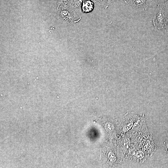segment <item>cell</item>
Here are the masks:
<instances>
[{"instance_id": "cell-1", "label": "cell", "mask_w": 168, "mask_h": 168, "mask_svg": "<svg viewBox=\"0 0 168 168\" xmlns=\"http://www.w3.org/2000/svg\"><path fill=\"white\" fill-rule=\"evenodd\" d=\"M167 10L157 5L153 23L155 29L164 31L167 20Z\"/></svg>"}, {"instance_id": "cell-2", "label": "cell", "mask_w": 168, "mask_h": 168, "mask_svg": "<svg viewBox=\"0 0 168 168\" xmlns=\"http://www.w3.org/2000/svg\"><path fill=\"white\" fill-rule=\"evenodd\" d=\"M61 17L70 23L78 22L81 19L82 13L79 8L73 9L63 10L60 12Z\"/></svg>"}, {"instance_id": "cell-5", "label": "cell", "mask_w": 168, "mask_h": 168, "mask_svg": "<svg viewBox=\"0 0 168 168\" xmlns=\"http://www.w3.org/2000/svg\"><path fill=\"white\" fill-rule=\"evenodd\" d=\"M147 139L142 150L147 156L151 155L156 150V146L151 135H149Z\"/></svg>"}, {"instance_id": "cell-10", "label": "cell", "mask_w": 168, "mask_h": 168, "mask_svg": "<svg viewBox=\"0 0 168 168\" xmlns=\"http://www.w3.org/2000/svg\"><path fill=\"white\" fill-rule=\"evenodd\" d=\"M166 9L167 10V20L164 32L165 34L168 36V8Z\"/></svg>"}, {"instance_id": "cell-8", "label": "cell", "mask_w": 168, "mask_h": 168, "mask_svg": "<svg viewBox=\"0 0 168 168\" xmlns=\"http://www.w3.org/2000/svg\"><path fill=\"white\" fill-rule=\"evenodd\" d=\"M157 5L165 8H168V0H156Z\"/></svg>"}, {"instance_id": "cell-4", "label": "cell", "mask_w": 168, "mask_h": 168, "mask_svg": "<svg viewBox=\"0 0 168 168\" xmlns=\"http://www.w3.org/2000/svg\"><path fill=\"white\" fill-rule=\"evenodd\" d=\"M129 148L128 152V158H133L134 161L138 163L143 162L147 159V155L143 151L135 150Z\"/></svg>"}, {"instance_id": "cell-3", "label": "cell", "mask_w": 168, "mask_h": 168, "mask_svg": "<svg viewBox=\"0 0 168 168\" xmlns=\"http://www.w3.org/2000/svg\"><path fill=\"white\" fill-rule=\"evenodd\" d=\"M139 116L134 113H128L124 116L122 127V131L124 133L129 132L132 129L135 122Z\"/></svg>"}, {"instance_id": "cell-7", "label": "cell", "mask_w": 168, "mask_h": 168, "mask_svg": "<svg viewBox=\"0 0 168 168\" xmlns=\"http://www.w3.org/2000/svg\"><path fill=\"white\" fill-rule=\"evenodd\" d=\"M94 8V3L91 0H83L81 5V10L84 13L91 12Z\"/></svg>"}, {"instance_id": "cell-9", "label": "cell", "mask_w": 168, "mask_h": 168, "mask_svg": "<svg viewBox=\"0 0 168 168\" xmlns=\"http://www.w3.org/2000/svg\"><path fill=\"white\" fill-rule=\"evenodd\" d=\"M98 1L101 5L106 8L110 4L116 0H96Z\"/></svg>"}, {"instance_id": "cell-6", "label": "cell", "mask_w": 168, "mask_h": 168, "mask_svg": "<svg viewBox=\"0 0 168 168\" xmlns=\"http://www.w3.org/2000/svg\"><path fill=\"white\" fill-rule=\"evenodd\" d=\"M147 0H124L125 2L131 6L134 9L140 8H143L145 10L147 8L146 4Z\"/></svg>"}, {"instance_id": "cell-11", "label": "cell", "mask_w": 168, "mask_h": 168, "mask_svg": "<svg viewBox=\"0 0 168 168\" xmlns=\"http://www.w3.org/2000/svg\"><path fill=\"white\" fill-rule=\"evenodd\" d=\"M64 2H67L68 0H62Z\"/></svg>"}]
</instances>
